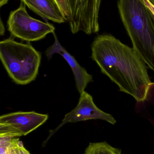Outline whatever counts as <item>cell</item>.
<instances>
[{"label": "cell", "mask_w": 154, "mask_h": 154, "mask_svg": "<svg viewBox=\"0 0 154 154\" xmlns=\"http://www.w3.org/2000/svg\"><path fill=\"white\" fill-rule=\"evenodd\" d=\"M92 60L101 72L137 102L146 100L152 82L137 52L110 34L99 35L91 46Z\"/></svg>", "instance_id": "cell-1"}, {"label": "cell", "mask_w": 154, "mask_h": 154, "mask_svg": "<svg viewBox=\"0 0 154 154\" xmlns=\"http://www.w3.org/2000/svg\"><path fill=\"white\" fill-rule=\"evenodd\" d=\"M118 7L133 48L154 72V23L143 0H118Z\"/></svg>", "instance_id": "cell-2"}, {"label": "cell", "mask_w": 154, "mask_h": 154, "mask_svg": "<svg viewBox=\"0 0 154 154\" xmlns=\"http://www.w3.org/2000/svg\"><path fill=\"white\" fill-rule=\"evenodd\" d=\"M14 38L0 42V58L11 79L18 85H26L37 78L41 54L30 42H17Z\"/></svg>", "instance_id": "cell-3"}, {"label": "cell", "mask_w": 154, "mask_h": 154, "mask_svg": "<svg viewBox=\"0 0 154 154\" xmlns=\"http://www.w3.org/2000/svg\"><path fill=\"white\" fill-rule=\"evenodd\" d=\"M7 26L12 37L27 42L40 40L55 30L53 24L31 17L21 2L19 8L10 13Z\"/></svg>", "instance_id": "cell-4"}, {"label": "cell", "mask_w": 154, "mask_h": 154, "mask_svg": "<svg viewBox=\"0 0 154 154\" xmlns=\"http://www.w3.org/2000/svg\"><path fill=\"white\" fill-rule=\"evenodd\" d=\"M102 0H67L68 21L73 34L82 31L90 35L99 30V9Z\"/></svg>", "instance_id": "cell-5"}, {"label": "cell", "mask_w": 154, "mask_h": 154, "mask_svg": "<svg viewBox=\"0 0 154 154\" xmlns=\"http://www.w3.org/2000/svg\"><path fill=\"white\" fill-rule=\"evenodd\" d=\"M47 114L35 111L13 112L0 116V137L13 138L24 136L44 124Z\"/></svg>", "instance_id": "cell-6"}, {"label": "cell", "mask_w": 154, "mask_h": 154, "mask_svg": "<svg viewBox=\"0 0 154 154\" xmlns=\"http://www.w3.org/2000/svg\"><path fill=\"white\" fill-rule=\"evenodd\" d=\"M91 119L104 120L113 125L116 123V120L110 114L105 113L98 108L93 101L92 96L85 91L80 95L77 106L65 115L61 124L55 129L50 131L49 136L43 142L42 145L45 146L51 137L67 123H74Z\"/></svg>", "instance_id": "cell-7"}, {"label": "cell", "mask_w": 154, "mask_h": 154, "mask_svg": "<svg viewBox=\"0 0 154 154\" xmlns=\"http://www.w3.org/2000/svg\"><path fill=\"white\" fill-rule=\"evenodd\" d=\"M52 33L55 41L53 44L46 50V57L48 59L50 60L54 54H58L64 58L72 69L76 81V88L79 94L81 95L85 91L88 84L93 81V76L88 74L86 70L79 64L74 57L61 45L55 32Z\"/></svg>", "instance_id": "cell-8"}, {"label": "cell", "mask_w": 154, "mask_h": 154, "mask_svg": "<svg viewBox=\"0 0 154 154\" xmlns=\"http://www.w3.org/2000/svg\"><path fill=\"white\" fill-rule=\"evenodd\" d=\"M25 6L42 18L46 22L51 20L58 23L68 21V19L55 0H20Z\"/></svg>", "instance_id": "cell-9"}, {"label": "cell", "mask_w": 154, "mask_h": 154, "mask_svg": "<svg viewBox=\"0 0 154 154\" xmlns=\"http://www.w3.org/2000/svg\"><path fill=\"white\" fill-rule=\"evenodd\" d=\"M122 151L111 146L106 142L90 143L84 154H118Z\"/></svg>", "instance_id": "cell-10"}, {"label": "cell", "mask_w": 154, "mask_h": 154, "mask_svg": "<svg viewBox=\"0 0 154 154\" xmlns=\"http://www.w3.org/2000/svg\"><path fill=\"white\" fill-rule=\"evenodd\" d=\"M8 149L11 154H30L19 138H12Z\"/></svg>", "instance_id": "cell-11"}, {"label": "cell", "mask_w": 154, "mask_h": 154, "mask_svg": "<svg viewBox=\"0 0 154 154\" xmlns=\"http://www.w3.org/2000/svg\"><path fill=\"white\" fill-rule=\"evenodd\" d=\"M58 6L67 19L69 15V8L67 0H55Z\"/></svg>", "instance_id": "cell-12"}, {"label": "cell", "mask_w": 154, "mask_h": 154, "mask_svg": "<svg viewBox=\"0 0 154 154\" xmlns=\"http://www.w3.org/2000/svg\"><path fill=\"white\" fill-rule=\"evenodd\" d=\"M10 143L7 140H1L0 141V154H11L9 151Z\"/></svg>", "instance_id": "cell-13"}, {"label": "cell", "mask_w": 154, "mask_h": 154, "mask_svg": "<svg viewBox=\"0 0 154 154\" xmlns=\"http://www.w3.org/2000/svg\"><path fill=\"white\" fill-rule=\"evenodd\" d=\"M5 32V29L4 26L3 24L2 20H1V23H0V34L1 36H3L4 35Z\"/></svg>", "instance_id": "cell-14"}, {"label": "cell", "mask_w": 154, "mask_h": 154, "mask_svg": "<svg viewBox=\"0 0 154 154\" xmlns=\"http://www.w3.org/2000/svg\"><path fill=\"white\" fill-rule=\"evenodd\" d=\"M8 1H9V0H0V7H2L5 5L7 4Z\"/></svg>", "instance_id": "cell-15"}, {"label": "cell", "mask_w": 154, "mask_h": 154, "mask_svg": "<svg viewBox=\"0 0 154 154\" xmlns=\"http://www.w3.org/2000/svg\"><path fill=\"white\" fill-rule=\"evenodd\" d=\"M149 1H150V2L154 6V0H149Z\"/></svg>", "instance_id": "cell-16"}, {"label": "cell", "mask_w": 154, "mask_h": 154, "mask_svg": "<svg viewBox=\"0 0 154 154\" xmlns=\"http://www.w3.org/2000/svg\"><path fill=\"white\" fill-rule=\"evenodd\" d=\"M151 13H152V12H151ZM152 16L153 19L154 23V15L152 13Z\"/></svg>", "instance_id": "cell-17"}, {"label": "cell", "mask_w": 154, "mask_h": 154, "mask_svg": "<svg viewBox=\"0 0 154 154\" xmlns=\"http://www.w3.org/2000/svg\"><path fill=\"white\" fill-rule=\"evenodd\" d=\"M118 154H122V152L120 153H119Z\"/></svg>", "instance_id": "cell-18"}]
</instances>
